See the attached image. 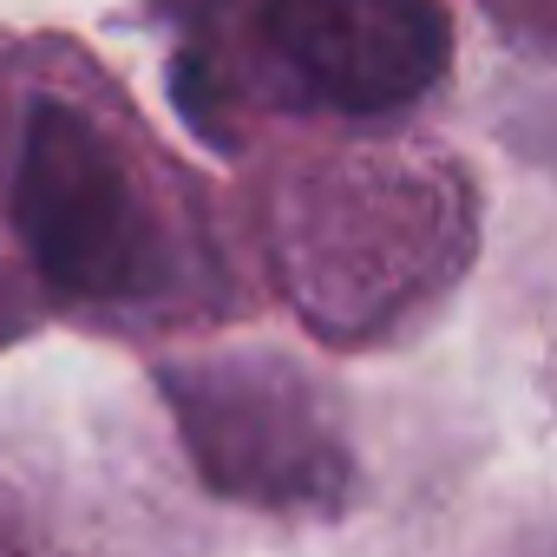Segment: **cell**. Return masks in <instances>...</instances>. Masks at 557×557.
<instances>
[{
  "instance_id": "2",
  "label": "cell",
  "mask_w": 557,
  "mask_h": 557,
  "mask_svg": "<svg viewBox=\"0 0 557 557\" xmlns=\"http://www.w3.org/2000/svg\"><path fill=\"white\" fill-rule=\"evenodd\" d=\"M190 40L256 106L309 119H400L453 66L446 0H190Z\"/></svg>"
},
{
  "instance_id": "3",
  "label": "cell",
  "mask_w": 557,
  "mask_h": 557,
  "mask_svg": "<svg viewBox=\"0 0 557 557\" xmlns=\"http://www.w3.org/2000/svg\"><path fill=\"white\" fill-rule=\"evenodd\" d=\"M453 269V197L413 177H342L289 216V296L315 329L368 335Z\"/></svg>"
},
{
  "instance_id": "1",
  "label": "cell",
  "mask_w": 557,
  "mask_h": 557,
  "mask_svg": "<svg viewBox=\"0 0 557 557\" xmlns=\"http://www.w3.org/2000/svg\"><path fill=\"white\" fill-rule=\"evenodd\" d=\"M8 203L40 289L60 302L158 309L190 283L184 230L171 223L164 190L145 184L138 145L112 132V119L79 92H27Z\"/></svg>"
}]
</instances>
